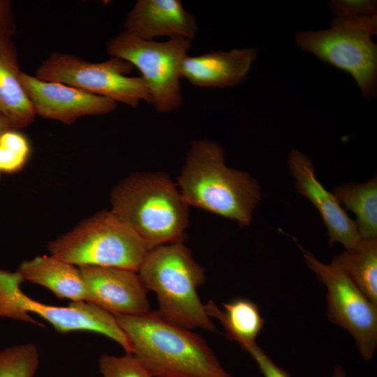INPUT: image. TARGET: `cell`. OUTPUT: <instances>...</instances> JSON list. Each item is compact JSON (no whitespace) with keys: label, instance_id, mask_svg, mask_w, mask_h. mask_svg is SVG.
Segmentation results:
<instances>
[{"label":"cell","instance_id":"cell-1","mask_svg":"<svg viewBox=\"0 0 377 377\" xmlns=\"http://www.w3.org/2000/svg\"><path fill=\"white\" fill-rule=\"evenodd\" d=\"M114 317L152 377H235L201 336L165 321L156 311Z\"/></svg>","mask_w":377,"mask_h":377},{"label":"cell","instance_id":"cell-2","mask_svg":"<svg viewBox=\"0 0 377 377\" xmlns=\"http://www.w3.org/2000/svg\"><path fill=\"white\" fill-rule=\"evenodd\" d=\"M177 187L187 205L247 226L260 198L256 181L228 168L224 151L212 140L195 141L186 156Z\"/></svg>","mask_w":377,"mask_h":377},{"label":"cell","instance_id":"cell-3","mask_svg":"<svg viewBox=\"0 0 377 377\" xmlns=\"http://www.w3.org/2000/svg\"><path fill=\"white\" fill-rule=\"evenodd\" d=\"M111 211L141 239L148 251L180 242L188 223V205L177 185L161 172L133 174L110 197Z\"/></svg>","mask_w":377,"mask_h":377},{"label":"cell","instance_id":"cell-4","mask_svg":"<svg viewBox=\"0 0 377 377\" xmlns=\"http://www.w3.org/2000/svg\"><path fill=\"white\" fill-rule=\"evenodd\" d=\"M137 272L147 290L156 294V311L165 321L191 330H216L197 293L205 270L182 241L149 250Z\"/></svg>","mask_w":377,"mask_h":377},{"label":"cell","instance_id":"cell-5","mask_svg":"<svg viewBox=\"0 0 377 377\" xmlns=\"http://www.w3.org/2000/svg\"><path fill=\"white\" fill-rule=\"evenodd\" d=\"M50 255L78 267H110L138 272L149 251L114 212L103 211L50 242Z\"/></svg>","mask_w":377,"mask_h":377},{"label":"cell","instance_id":"cell-6","mask_svg":"<svg viewBox=\"0 0 377 377\" xmlns=\"http://www.w3.org/2000/svg\"><path fill=\"white\" fill-rule=\"evenodd\" d=\"M191 40L169 38L158 42L145 40L125 31L107 43V51L136 67L142 74L157 111L169 113L183 103L180 80L182 64L188 55Z\"/></svg>","mask_w":377,"mask_h":377},{"label":"cell","instance_id":"cell-7","mask_svg":"<svg viewBox=\"0 0 377 377\" xmlns=\"http://www.w3.org/2000/svg\"><path fill=\"white\" fill-rule=\"evenodd\" d=\"M377 16L346 21L335 19L330 29L301 31L295 42L304 51L348 73L366 98L375 91L377 77Z\"/></svg>","mask_w":377,"mask_h":377},{"label":"cell","instance_id":"cell-8","mask_svg":"<svg viewBox=\"0 0 377 377\" xmlns=\"http://www.w3.org/2000/svg\"><path fill=\"white\" fill-rule=\"evenodd\" d=\"M133 67L117 57L91 63L73 54L54 52L38 68L35 77L64 83L131 107H137L142 101L151 104L143 78L127 75Z\"/></svg>","mask_w":377,"mask_h":377},{"label":"cell","instance_id":"cell-9","mask_svg":"<svg viewBox=\"0 0 377 377\" xmlns=\"http://www.w3.org/2000/svg\"><path fill=\"white\" fill-rule=\"evenodd\" d=\"M300 247L307 266L327 288L329 320L349 332L362 357L370 360L377 347V305L338 268Z\"/></svg>","mask_w":377,"mask_h":377},{"label":"cell","instance_id":"cell-10","mask_svg":"<svg viewBox=\"0 0 377 377\" xmlns=\"http://www.w3.org/2000/svg\"><path fill=\"white\" fill-rule=\"evenodd\" d=\"M79 268L87 302L114 316H137L150 311L148 290L137 272L110 267Z\"/></svg>","mask_w":377,"mask_h":377},{"label":"cell","instance_id":"cell-11","mask_svg":"<svg viewBox=\"0 0 377 377\" xmlns=\"http://www.w3.org/2000/svg\"><path fill=\"white\" fill-rule=\"evenodd\" d=\"M21 82L36 115L71 124L87 115H103L117 108L109 98L57 82L45 81L22 72Z\"/></svg>","mask_w":377,"mask_h":377},{"label":"cell","instance_id":"cell-12","mask_svg":"<svg viewBox=\"0 0 377 377\" xmlns=\"http://www.w3.org/2000/svg\"><path fill=\"white\" fill-rule=\"evenodd\" d=\"M292 175L298 192L306 197L317 208L328 230L329 244L341 243L346 249L355 246L362 239L355 223L350 219L340 202L316 179L310 159L294 150L288 159Z\"/></svg>","mask_w":377,"mask_h":377},{"label":"cell","instance_id":"cell-13","mask_svg":"<svg viewBox=\"0 0 377 377\" xmlns=\"http://www.w3.org/2000/svg\"><path fill=\"white\" fill-rule=\"evenodd\" d=\"M124 29L145 40L168 36L191 40L196 35L197 24L179 0H139L128 13Z\"/></svg>","mask_w":377,"mask_h":377},{"label":"cell","instance_id":"cell-14","mask_svg":"<svg viewBox=\"0 0 377 377\" xmlns=\"http://www.w3.org/2000/svg\"><path fill=\"white\" fill-rule=\"evenodd\" d=\"M256 56L253 48L187 55L182 64V77L199 87L235 86L244 80Z\"/></svg>","mask_w":377,"mask_h":377},{"label":"cell","instance_id":"cell-15","mask_svg":"<svg viewBox=\"0 0 377 377\" xmlns=\"http://www.w3.org/2000/svg\"><path fill=\"white\" fill-rule=\"evenodd\" d=\"M17 271L24 281L43 286L57 297L86 301V290L78 267L54 256H39L23 261Z\"/></svg>","mask_w":377,"mask_h":377},{"label":"cell","instance_id":"cell-16","mask_svg":"<svg viewBox=\"0 0 377 377\" xmlns=\"http://www.w3.org/2000/svg\"><path fill=\"white\" fill-rule=\"evenodd\" d=\"M21 73L13 43L10 38L0 39V112L17 130L30 125L36 116Z\"/></svg>","mask_w":377,"mask_h":377},{"label":"cell","instance_id":"cell-17","mask_svg":"<svg viewBox=\"0 0 377 377\" xmlns=\"http://www.w3.org/2000/svg\"><path fill=\"white\" fill-rule=\"evenodd\" d=\"M223 306L220 309L212 300L205 304L207 315L220 321L229 339L240 346L255 341L265 325L258 306L249 300L237 298L223 303Z\"/></svg>","mask_w":377,"mask_h":377},{"label":"cell","instance_id":"cell-18","mask_svg":"<svg viewBox=\"0 0 377 377\" xmlns=\"http://www.w3.org/2000/svg\"><path fill=\"white\" fill-rule=\"evenodd\" d=\"M331 265L377 305V239H361L355 246L335 256Z\"/></svg>","mask_w":377,"mask_h":377},{"label":"cell","instance_id":"cell-19","mask_svg":"<svg viewBox=\"0 0 377 377\" xmlns=\"http://www.w3.org/2000/svg\"><path fill=\"white\" fill-rule=\"evenodd\" d=\"M334 195L356 216V227L362 239L377 237L376 177L363 184H348L334 189Z\"/></svg>","mask_w":377,"mask_h":377},{"label":"cell","instance_id":"cell-20","mask_svg":"<svg viewBox=\"0 0 377 377\" xmlns=\"http://www.w3.org/2000/svg\"><path fill=\"white\" fill-rule=\"evenodd\" d=\"M39 352L32 343L0 350V377H34L39 365Z\"/></svg>","mask_w":377,"mask_h":377},{"label":"cell","instance_id":"cell-21","mask_svg":"<svg viewBox=\"0 0 377 377\" xmlns=\"http://www.w3.org/2000/svg\"><path fill=\"white\" fill-rule=\"evenodd\" d=\"M31 154L28 138L17 129L10 128L0 135V176L20 171Z\"/></svg>","mask_w":377,"mask_h":377},{"label":"cell","instance_id":"cell-22","mask_svg":"<svg viewBox=\"0 0 377 377\" xmlns=\"http://www.w3.org/2000/svg\"><path fill=\"white\" fill-rule=\"evenodd\" d=\"M98 367L102 377H152L130 353L122 356L103 354L99 357Z\"/></svg>","mask_w":377,"mask_h":377},{"label":"cell","instance_id":"cell-23","mask_svg":"<svg viewBox=\"0 0 377 377\" xmlns=\"http://www.w3.org/2000/svg\"><path fill=\"white\" fill-rule=\"evenodd\" d=\"M330 6L337 20L356 21L377 16L376 1H332Z\"/></svg>","mask_w":377,"mask_h":377},{"label":"cell","instance_id":"cell-24","mask_svg":"<svg viewBox=\"0 0 377 377\" xmlns=\"http://www.w3.org/2000/svg\"><path fill=\"white\" fill-rule=\"evenodd\" d=\"M241 347L250 354L264 377H291L286 369L274 362L256 341L246 343Z\"/></svg>","mask_w":377,"mask_h":377},{"label":"cell","instance_id":"cell-25","mask_svg":"<svg viewBox=\"0 0 377 377\" xmlns=\"http://www.w3.org/2000/svg\"><path fill=\"white\" fill-rule=\"evenodd\" d=\"M15 31L10 2L0 0V39L10 38Z\"/></svg>","mask_w":377,"mask_h":377},{"label":"cell","instance_id":"cell-26","mask_svg":"<svg viewBox=\"0 0 377 377\" xmlns=\"http://www.w3.org/2000/svg\"><path fill=\"white\" fill-rule=\"evenodd\" d=\"M12 128L8 121L0 112V135L6 131Z\"/></svg>","mask_w":377,"mask_h":377},{"label":"cell","instance_id":"cell-27","mask_svg":"<svg viewBox=\"0 0 377 377\" xmlns=\"http://www.w3.org/2000/svg\"><path fill=\"white\" fill-rule=\"evenodd\" d=\"M332 377H347L344 369L341 365H335Z\"/></svg>","mask_w":377,"mask_h":377}]
</instances>
